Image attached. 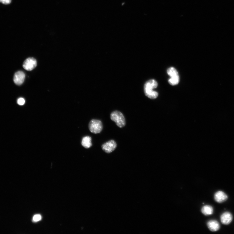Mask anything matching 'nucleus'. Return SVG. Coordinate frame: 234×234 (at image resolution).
Here are the masks:
<instances>
[{
  "label": "nucleus",
  "instance_id": "nucleus-10",
  "mask_svg": "<svg viewBox=\"0 0 234 234\" xmlns=\"http://www.w3.org/2000/svg\"><path fill=\"white\" fill-rule=\"evenodd\" d=\"M81 144L86 148H89L92 145L91 138L89 136H86L82 139Z\"/></svg>",
  "mask_w": 234,
  "mask_h": 234
},
{
  "label": "nucleus",
  "instance_id": "nucleus-1",
  "mask_svg": "<svg viewBox=\"0 0 234 234\" xmlns=\"http://www.w3.org/2000/svg\"><path fill=\"white\" fill-rule=\"evenodd\" d=\"M158 86L157 82L154 79L147 81L144 86V92L145 95L151 98L155 99L158 95V92L153 90L156 88Z\"/></svg>",
  "mask_w": 234,
  "mask_h": 234
},
{
  "label": "nucleus",
  "instance_id": "nucleus-5",
  "mask_svg": "<svg viewBox=\"0 0 234 234\" xmlns=\"http://www.w3.org/2000/svg\"><path fill=\"white\" fill-rule=\"evenodd\" d=\"M117 144L114 140H109L104 144L102 146L103 151L107 153L113 152L116 148Z\"/></svg>",
  "mask_w": 234,
  "mask_h": 234
},
{
  "label": "nucleus",
  "instance_id": "nucleus-16",
  "mask_svg": "<svg viewBox=\"0 0 234 234\" xmlns=\"http://www.w3.org/2000/svg\"><path fill=\"white\" fill-rule=\"evenodd\" d=\"M11 0H0V2L5 5H8L11 2Z\"/></svg>",
  "mask_w": 234,
  "mask_h": 234
},
{
  "label": "nucleus",
  "instance_id": "nucleus-4",
  "mask_svg": "<svg viewBox=\"0 0 234 234\" xmlns=\"http://www.w3.org/2000/svg\"><path fill=\"white\" fill-rule=\"evenodd\" d=\"M37 66L36 60L33 58H29L24 61L23 68L27 71H30L35 69Z\"/></svg>",
  "mask_w": 234,
  "mask_h": 234
},
{
  "label": "nucleus",
  "instance_id": "nucleus-12",
  "mask_svg": "<svg viewBox=\"0 0 234 234\" xmlns=\"http://www.w3.org/2000/svg\"><path fill=\"white\" fill-rule=\"evenodd\" d=\"M169 80V82L170 84L172 86L177 85L180 81L179 75L170 77Z\"/></svg>",
  "mask_w": 234,
  "mask_h": 234
},
{
  "label": "nucleus",
  "instance_id": "nucleus-14",
  "mask_svg": "<svg viewBox=\"0 0 234 234\" xmlns=\"http://www.w3.org/2000/svg\"><path fill=\"white\" fill-rule=\"evenodd\" d=\"M42 218L41 215L40 214H36L34 215L33 220L34 222H38L41 220Z\"/></svg>",
  "mask_w": 234,
  "mask_h": 234
},
{
  "label": "nucleus",
  "instance_id": "nucleus-6",
  "mask_svg": "<svg viewBox=\"0 0 234 234\" xmlns=\"http://www.w3.org/2000/svg\"><path fill=\"white\" fill-rule=\"evenodd\" d=\"M25 78V74L22 71L16 72L14 77V82L17 85H21L24 82Z\"/></svg>",
  "mask_w": 234,
  "mask_h": 234
},
{
  "label": "nucleus",
  "instance_id": "nucleus-9",
  "mask_svg": "<svg viewBox=\"0 0 234 234\" xmlns=\"http://www.w3.org/2000/svg\"><path fill=\"white\" fill-rule=\"evenodd\" d=\"M208 228L212 232H216L220 228V225L218 222L215 220L209 221L207 223Z\"/></svg>",
  "mask_w": 234,
  "mask_h": 234
},
{
  "label": "nucleus",
  "instance_id": "nucleus-11",
  "mask_svg": "<svg viewBox=\"0 0 234 234\" xmlns=\"http://www.w3.org/2000/svg\"><path fill=\"white\" fill-rule=\"evenodd\" d=\"M201 212L205 215H210L213 213V208L211 206L206 205L202 207Z\"/></svg>",
  "mask_w": 234,
  "mask_h": 234
},
{
  "label": "nucleus",
  "instance_id": "nucleus-2",
  "mask_svg": "<svg viewBox=\"0 0 234 234\" xmlns=\"http://www.w3.org/2000/svg\"><path fill=\"white\" fill-rule=\"evenodd\" d=\"M110 118L120 128L124 127L126 125L125 119L123 115L119 111H115L112 112L111 114Z\"/></svg>",
  "mask_w": 234,
  "mask_h": 234
},
{
  "label": "nucleus",
  "instance_id": "nucleus-7",
  "mask_svg": "<svg viewBox=\"0 0 234 234\" xmlns=\"http://www.w3.org/2000/svg\"><path fill=\"white\" fill-rule=\"evenodd\" d=\"M232 214L229 212H224L220 216L221 223L225 225L230 224L232 222Z\"/></svg>",
  "mask_w": 234,
  "mask_h": 234
},
{
  "label": "nucleus",
  "instance_id": "nucleus-13",
  "mask_svg": "<svg viewBox=\"0 0 234 234\" xmlns=\"http://www.w3.org/2000/svg\"><path fill=\"white\" fill-rule=\"evenodd\" d=\"M167 72L168 75L170 77L178 75L177 71L173 67L169 68Z\"/></svg>",
  "mask_w": 234,
  "mask_h": 234
},
{
  "label": "nucleus",
  "instance_id": "nucleus-15",
  "mask_svg": "<svg viewBox=\"0 0 234 234\" xmlns=\"http://www.w3.org/2000/svg\"><path fill=\"white\" fill-rule=\"evenodd\" d=\"M17 102L18 104L19 105L23 106L24 104V103H25V101L23 98H18L17 101Z\"/></svg>",
  "mask_w": 234,
  "mask_h": 234
},
{
  "label": "nucleus",
  "instance_id": "nucleus-8",
  "mask_svg": "<svg viewBox=\"0 0 234 234\" xmlns=\"http://www.w3.org/2000/svg\"><path fill=\"white\" fill-rule=\"evenodd\" d=\"M214 198L215 201L221 203L226 201L228 199V197L224 192L222 191H219L215 194Z\"/></svg>",
  "mask_w": 234,
  "mask_h": 234
},
{
  "label": "nucleus",
  "instance_id": "nucleus-3",
  "mask_svg": "<svg viewBox=\"0 0 234 234\" xmlns=\"http://www.w3.org/2000/svg\"><path fill=\"white\" fill-rule=\"evenodd\" d=\"M89 127L90 131L92 133H100L103 128L102 123L100 120L92 119L89 123Z\"/></svg>",
  "mask_w": 234,
  "mask_h": 234
}]
</instances>
